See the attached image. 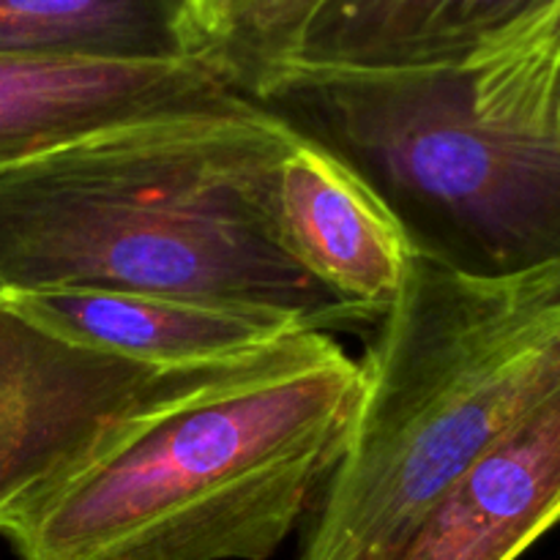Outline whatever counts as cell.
I'll return each instance as SVG.
<instances>
[{"mask_svg":"<svg viewBox=\"0 0 560 560\" xmlns=\"http://www.w3.org/2000/svg\"><path fill=\"white\" fill-rule=\"evenodd\" d=\"M364 372L326 331L206 366L3 517L20 560H268L345 457Z\"/></svg>","mask_w":560,"mask_h":560,"instance_id":"1","label":"cell"},{"mask_svg":"<svg viewBox=\"0 0 560 560\" xmlns=\"http://www.w3.org/2000/svg\"><path fill=\"white\" fill-rule=\"evenodd\" d=\"M299 140L249 98L3 164L0 295L153 293L288 310L326 334L366 328L279 244L273 186Z\"/></svg>","mask_w":560,"mask_h":560,"instance_id":"2","label":"cell"},{"mask_svg":"<svg viewBox=\"0 0 560 560\" xmlns=\"http://www.w3.org/2000/svg\"><path fill=\"white\" fill-rule=\"evenodd\" d=\"M359 364L348 452L299 560H392L454 479L560 392V266L476 279L413 257Z\"/></svg>","mask_w":560,"mask_h":560,"instance_id":"3","label":"cell"},{"mask_svg":"<svg viewBox=\"0 0 560 560\" xmlns=\"http://www.w3.org/2000/svg\"><path fill=\"white\" fill-rule=\"evenodd\" d=\"M241 93L353 170L416 257L476 279L560 266V126L481 118L470 66L271 69Z\"/></svg>","mask_w":560,"mask_h":560,"instance_id":"4","label":"cell"},{"mask_svg":"<svg viewBox=\"0 0 560 560\" xmlns=\"http://www.w3.org/2000/svg\"><path fill=\"white\" fill-rule=\"evenodd\" d=\"M195 372L71 345L0 299V523Z\"/></svg>","mask_w":560,"mask_h":560,"instance_id":"5","label":"cell"},{"mask_svg":"<svg viewBox=\"0 0 560 560\" xmlns=\"http://www.w3.org/2000/svg\"><path fill=\"white\" fill-rule=\"evenodd\" d=\"M217 58L186 63H77L0 58V167L140 120L244 107Z\"/></svg>","mask_w":560,"mask_h":560,"instance_id":"6","label":"cell"},{"mask_svg":"<svg viewBox=\"0 0 560 560\" xmlns=\"http://www.w3.org/2000/svg\"><path fill=\"white\" fill-rule=\"evenodd\" d=\"M273 228L295 266L370 326L394 304L416 257L375 191L304 137L279 164Z\"/></svg>","mask_w":560,"mask_h":560,"instance_id":"7","label":"cell"},{"mask_svg":"<svg viewBox=\"0 0 560 560\" xmlns=\"http://www.w3.org/2000/svg\"><path fill=\"white\" fill-rule=\"evenodd\" d=\"M556 0H320L238 91L271 69L410 71L468 66L534 25Z\"/></svg>","mask_w":560,"mask_h":560,"instance_id":"8","label":"cell"},{"mask_svg":"<svg viewBox=\"0 0 560 560\" xmlns=\"http://www.w3.org/2000/svg\"><path fill=\"white\" fill-rule=\"evenodd\" d=\"M0 299L66 342L156 370L217 366L317 331L295 312L260 304L74 288Z\"/></svg>","mask_w":560,"mask_h":560,"instance_id":"9","label":"cell"},{"mask_svg":"<svg viewBox=\"0 0 560 560\" xmlns=\"http://www.w3.org/2000/svg\"><path fill=\"white\" fill-rule=\"evenodd\" d=\"M560 517V392L492 443L392 560H517Z\"/></svg>","mask_w":560,"mask_h":560,"instance_id":"10","label":"cell"},{"mask_svg":"<svg viewBox=\"0 0 560 560\" xmlns=\"http://www.w3.org/2000/svg\"><path fill=\"white\" fill-rule=\"evenodd\" d=\"M0 58L186 63L213 55L195 0H0Z\"/></svg>","mask_w":560,"mask_h":560,"instance_id":"11","label":"cell"},{"mask_svg":"<svg viewBox=\"0 0 560 560\" xmlns=\"http://www.w3.org/2000/svg\"><path fill=\"white\" fill-rule=\"evenodd\" d=\"M320 0H230L213 20L211 55L238 85Z\"/></svg>","mask_w":560,"mask_h":560,"instance_id":"12","label":"cell"},{"mask_svg":"<svg viewBox=\"0 0 560 560\" xmlns=\"http://www.w3.org/2000/svg\"><path fill=\"white\" fill-rule=\"evenodd\" d=\"M490 52H512V55H534V58L560 63V0L550 5L534 25L520 31L517 36L506 38V42L495 44V47L485 49L479 55ZM476 55V58H479Z\"/></svg>","mask_w":560,"mask_h":560,"instance_id":"13","label":"cell"},{"mask_svg":"<svg viewBox=\"0 0 560 560\" xmlns=\"http://www.w3.org/2000/svg\"><path fill=\"white\" fill-rule=\"evenodd\" d=\"M195 3H197V11H200L202 27H206V33H208L211 31L213 20L219 16V11H222L230 0H195ZM208 42H211V38H208Z\"/></svg>","mask_w":560,"mask_h":560,"instance_id":"14","label":"cell"}]
</instances>
